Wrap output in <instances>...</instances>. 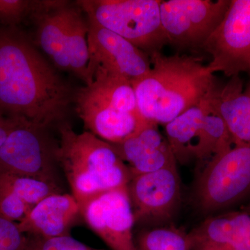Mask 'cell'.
Instances as JSON below:
<instances>
[{
	"instance_id": "6da1fadb",
	"label": "cell",
	"mask_w": 250,
	"mask_h": 250,
	"mask_svg": "<svg viewBox=\"0 0 250 250\" xmlns=\"http://www.w3.org/2000/svg\"><path fill=\"white\" fill-rule=\"evenodd\" d=\"M71 90L25 36L0 31V113L45 130L66 114Z\"/></svg>"
},
{
	"instance_id": "7a4b0ae2",
	"label": "cell",
	"mask_w": 250,
	"mask_h": 250,
	"mask_svg": "<svg viewBox=\"0 0 250 250\" xmlns=\"http://www.w3.org/2000/svg\"><path fill=\"white\" fill-rule=\"evenodd\" d=\"M149 57L150 70L131 82L140 115L147 123L167 124L219 87L214 70L200 57L161 52Z\"/></svg>"
},
{
	"instance_id": "3957f363",
	"label": "cell",
	"mask_w": 250,
	"mask_h": 250,
	"mask_svg": "<svg viewBox=\"0 0 250 250\" xmlns=\"http://www.w3.org/2000/svg\"><path fill=\"white\" fill-rule=\"evenodd\" d=\"M59 134L54 156L80 207L103 192L126 187L132 179L111 143L89 131L77 134L66 123L61 125Z\"/></svg>"
},
{
	"instance_id": "277c9868",
	"label": "cell",
	"mask_w": 250,
	"mask_h": 250,
	"mask_svg": "<svg viewBox=\"0 0 250 250\" xmlns=\"http://www.w3.org/2000/svg\"><path fill=\"white\" fill-rule=\"evenodd\" d=\"M33 15L37 21L38 45L54 65L90 84L89 25L81 10L65 1H45Z\"/></svg>"
},
{
	"instance_id": "5b68a950",
	"label": "cell",
	"mask_w": 250,
	"mask_h": 250,
	"mask_svg": "<svg viewBox=\"0 0 250 250\" xmlns=\"http://www.w3.org/2000/svg\"><path fill=\"white\" fill-rule=\"evenodd\" d=\"M161 0L77 1L88 20L113 31L150 56L168 44L161 24Z\"/></svg>"
},
{
	"instance_id": "8992f818",
	"label": "cell",
	"mask_w": 250,
	"mask_h": 250,
	"mask_svg": "<svg viewBox=\"0 0 250 250\" xmlns=\"http://www.w3.org/2000/svg\"><path fill=\"white\" fill-rule=\"evenodd\" d=\"M229 0L161 1L160 16L168 44L179 51L201 50L223 21Z\"/></svg>"
},
{
	"instance_id": "52a82bcc",
	"label": "cell",
	"mask_w": 250,
	"mask_h": 250,
	"mask_svg": "<svg viewBox=\"0 0 250 250\" xmlns=\"http://www.w3.org/2000/svg\"><path fill=\"white\" fill-rule=\"evenodd\" d=\"M250 191V144L234 145L205 165L197 182L202 209L212 211L238 201Z\"/></svg>"
},
{
	"instance_id": "ba28073f",
	"label": "cell",
	"mask_w": 250,
	"mask_h": 250,
	"mask_svg": "<svg viewBox=\"0 0 250 250\" xmlns=\"http://www.w3.org/2000/svg\"><path fill=\"white\" fill-rule=\"evenodd\" d=\"M208 65L226 76H250V0H231L223 21L202 46Z\"/></svg>"
},
{
	"instance_id": "9c48e42d",
	"label": "cell",
	"mask_w": 250,
	"mask_h": 250,
	"mask_svg": "<svg viewBox=\"0 0 250 250\" xmlns=\"http://www.w3.org/2000/svg\"><path fill=\"white\" fill-rule=\"evenodd\" d=\"M81 215L111 250H139L133 239L134 213L127 186L108 190L81 206Z\"/></svg>"
},
{
	"instance_id": "30bf717a",
	"label": "cell",
	"mask_w": 250,
	"mask_h": 250,
	"mask_svg": "<svg viewBox=\"0 0 250 250\" xmlns=\"http://www.w3.org/2000/svg\"><path fill=\"white\" fill-rule=\"evenodd\" d=\"M44 130L16 121L0 147V174L27 176L54 182L51 150Z\"/></svg>"
},
{
	"instance_id": "8fae6325",
	"label": "cell",
	"mask_w": 250,
	"mask_h": 250,
	"mask_svg": "<svg viewBox=\"0 0 250 250\" xmlns=\"http://www.w3.org/2000/svg\"><path fill=\"white\" fill-rule=\"evenodd\" d=\"M89 73L93 81L98 67L125 77L131 82L151 69L150 57L124 38L88 20Z\"/></svg>"
},
{
	"instance_id": "7c38bea8",
	"label": "cell",
	"mask_w": 250,
	"mask_h": 250,
	"mask_svg": "<svg viewBox=\"0 0 250 250\" xmlns=\"http://www.w3.org/2000/svg\"><path fill=\"white\" fill-rule=\"evenodd\" d=\"M135 223L170 217L181 198L177 165L134 176L127 185Z\"/></svg>"
},
{
	"instance_id": "4fadbf2b",
	"label": "cell",
	"mask_w": 250,
	"mask_h": 250,
	"mask_svg": "<svg viewBox=\"0 0 250 250\" xmlns=\"http://www.w3.org/2000/svg\"><path fill=\"white\" fill-rule=\"evenodd\" d=\"M111 145L133 177L177 165L170 145L158 125L149 123L129 139Z\"/></svg>"
},
{
	"instance_id": "5bb4252c",
	"label": "cell",
	"mask_w": 250,
	"mask_h": 250,
	"mask_svg": "<svg viewBox=\"0 0 250 250\" xmlns=\"http://www.w3.org/2000/svg\"><path fill=\"white\" fill-rule=\"evenodd\" d=\"M79 215L80 206L73 195L59 192L33 207L17 225L24 234L50 239L69 235V229Z\"/></svg>"
},
{
	"instance_id": "9a60e30c",
	"label": "cell",
	"mask_w": 250,
	"mask_h": 250,
	"mask_svg": "<svg viewBox=\"0 0 250 250\" xmlns=\"http://www.w3.org/2000/svg\"><path fill=\"white\" fill-rule=\"evenodd\" d=\"M189 235L192 250H250V211L208 219Z\"/></svg>"
},
{
	"instance_id": "2e32d148",
	"label": "cell",
	"mask_w": 250,
	"mask_h": 250,
	"mask_svg": "<svg viewBox=\"0 0 250 250\" xmlns=\"http://www.w3.org/2000/svg\"><path fill=\"white\" fill-rule=\"evenodd\" d=\"M75 103L87 131L111 144L129 139L149 123L138 113L105 109L77 95Z\"/></svg>"
},
{
	"instance_id": "e0dca14e",
	"label": "cell",
	"mask_w": 250,
	"mask_h": 250,
	"mask_svg": "<svg viewBox=\"0 0 250 250\" xmlns=\"http://www.w3.org/2000/svg\"><path fill=\"white\" fill-rule=\"evenodd\" d=\"M213 111L223 119L234 145L250 144V91L243 92L239 75L210 95Z\"/></svg>"
},
{
	"instance_id": "ac0fdd59",
	"label": "cell",
	"mask_w": 250,
	"mask_h": 250,
	"mask_svg": "<svg viewBox=\"0 0 250 250\" xmlns=\"http://www.w3.org/2000/svg\"><path fill=\"white\" fill-rule=\"evenodd\" d=\"M210 96L165 125L166 138L176 160L182 164L197 160L210 109Z\"/></svg>"
},
{
	"instance_id": "d6986e66",
	"label": "cell",
	"mask_w": 250,
	"mask_h": 250,
	"mask_svg": "<svg viewBox=\"0 0 250 250\" xmlns=\"http://www.w3.org/2000/svg\"><path fill=\"white\" fill-rule=\"evenodd\" d=\"M0 179L31 208L49 195L60 192L51 181L6 174H0Z\"/></svg>"
},
{
	"instance_id": "ffe728a7",
	"label": "cell",
	"mask_w": 250,
	"mask_h": 250,
	"mask_svg": "<svg viewBox=\"0 0 250 250\" xmlns=\"http://www.w3.org/2000/svg\"><path fill=\"white\" fill-rule=\"evenodd\" d=\"M136 246L139 250H192L190 235L172 227L143 233Z\"/></svg>"
},
{
	"instance_id": "44dd1931",
	"label": "cell",
	"mask_w": 250,
	"mask_h": 250,
	"mask_svg": "<svg viewBox=\"0 0 250 250\" xmlns=\"http://www.w3.org/2000/svg\"><path fill=\"white\" fill-rule=\"evenodd\" d=\"M31 208L0 179V215L14 223L22 221Z\"/></svg>"
},
{
	"instance_id": "7402d4cb",
	"label": "cell",
	"mask_w": 250,
	"mask_h": 250,
	"mask_svg": "<svg viewBox=\"0 0 250 250\" xmlns=\"http://www.w3.org/2000/svg\"><path fill=\"white\" fill-rule=\"evenodd\" d=\"M42 1L24 0H0V21L16 24L28 14L40 9Z\"/></svg>"
},
{
	"instance_id": "603a6c76",
	"label": "cell",
	"mask_w": 250,
	"mask_h": 250,
	"mask_svg": "<svg viewBox=\"0 0 250 250\" xmlns=\"http://www.w3.org/2000/svg\"><path fill=\"white\" fill-rule=\"evenodd\" d=\"M29 242L17 223L0 215V250H26Z\"/></svg>"
},
{
	"instance_id": "cb8c5ba5",
	"label": "cell",
	"mask_w": 250,
	"mask_h": 250,
	"mask_svg": "<svg viewBox=\"0 0 250 250\" xmlns=\"http://www.w3.org/2000/svg\"><path fill=\"white\" fill-rule=\"evenodd\" d=\"M30 243L34 250H103L86 246L69 235L50 239L36 238Z\"/></svg>"
},
{
	"instance_id": "d4e9b609",
	"label": "cell",
	"mask_w": 250,
	"mask_h": 250,
	"mask_svg": "<svg viewBox=\"0 0 250 250\" xmlns=\"http://www.w3.org/2000/svg\"><path fill=\"white\" fill-rule=\"evenodd\" d=\"M15 124H16V121L6 118L0 113V147L7 139Z\"/></svg>"
},
{
	"instance_id": "484cf974",
	"label": "cell",
	"mask_w": 250,
	"mask_h": 250,
	"mask_svg": "<svg viewBox=\"0 0 250 250\" xmlns=\"http://www.w3.org/2000/svg\"><path fill=\"white\" fill-rule=\"evenodd\" d=\"M34 250V248H32V246H31L30 241L29 242V245H28L27 250Z\"/></svg>"
},
{
	"instance_id": "4316f807",
	"label": "cell",
	"mask_w": 250,
	"mask_h": 250,
	"mask_svg": "<svg viewBox=\"0 0 250 250\" xmlns=\"http://www.w3.org/2000/svg\"><path fill=\"white\" fill-rule=\"evenodd\" d=\"M249 90H250V89Z\"/></svg>"
}]
</instances>
